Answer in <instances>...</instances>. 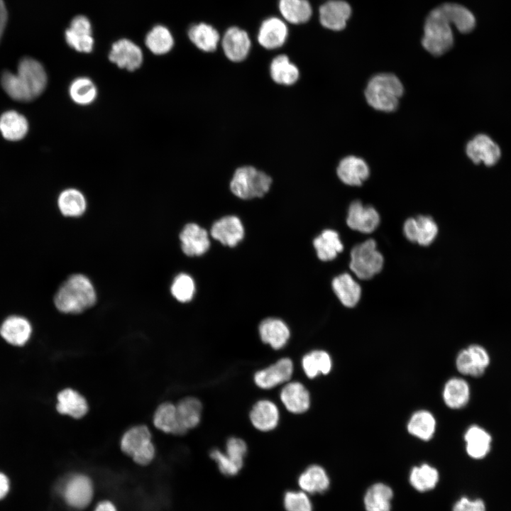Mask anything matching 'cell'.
<instances>
[{"label":"cell","mask_w":511,"mask_h":511,"mask_svg":"<svg viewBox=\"0 0 511 511\" xmlns=\"http://www.w3.org/2000/svg\"><path fill=\"white\" fill-rule=\"evenodd\" d=\"M280 398L285 409L295 414L307 412L311 403L310 395L306 387L298 381L287 382L280 392Z\"/></svg>","instance_id":"e0dca14e"},{"label":"cell","mask_w":511,"mask_h":511,"mask_svg":"<svg viewBox=\"0 0 511 511\" xmlns=\"http://www.w3.org/2000/svg\"><path fill=\"white\" fill-rule=\"evenodd\" d=\"M47 82V74L42 64L31 57L19 62L16 73L5 71L1 77L4 92L18 101H30L39 97L45 90Z\"/></svg>","instance_id":"6da1fadb"},{"label":"cell","mask_w":511,"mask_h":511,"mask_svg":"<svg viewBox=\"0 0 511 511\" xmlns=\"http://www.w3.org/2000/svg\"><path fill=\"white\" fill-rule=\"evenodd\" d=\"M109 58L119 68L132 72L141 67L143 56L138 45L128 39L123 38L112 45Z\"/></svg>","instance_id":"7c38bea8"},{"label":"cell","mask_w":511,"mask_h":511,"mask_svg":"<svg viewBox=\"0 0 511 511\" xmlns=\"http://www.w3.org/2000/svg\"><path fill=\"white\" fill-rule=\"evenodd\" d=\"M210 457L216 461L218 468L221 473L226 476H233L236 475L238 471L225 457L224 452L217 449H214L210 451Z\"/></svg>","instance_id":"681fc988"},{"label":"cell","mask_w":511,"mask_h":511,"mask_svg":"<svg viewBox=\"0 0 511 511\" xmlns=\"http://www.w3.org/2000/svg\"><path fill=\"white\" fill-rule=\"evenodd\" d=\"M188 37L199 50L205 53L215 51L220 40L216 29L204 23L192 26L188 31Z\"/></svg>","instance_id":"836d02e7"},{"label":"cell","mask_w":511,"mask_h":511,"mask_svg":"<svg viewBox=\"0 0 511 511\" xmlns=\"http://www.w3.org/2000/svg\"><path fill=\"white\" fill-rule=\"evenodd\" d=\"M69 94L75 103L85 106L92 104L96 99L97 89L91 79L80 77L75 79L70 84Z\"/></svg>","instance_id":"ee69618b"},{"label":"cell","mask_w":511,"mask_h":511,"mask_svg":"<svg viewBox=\"0 0 511 511\" xmlns=\"http://www.w3.org/2000/svg\"><path fill=\"white\" fill-rule=\"evenodd\" d=\"M286 511H312V502L304 491H287L284 496Z\"/></svg>","instance_id":"c3c4849f"},{"label":"cell","mask_w":511,"mask_h":511,"mask_svg":"<svg viewBox=\"0 0 511 511\" xmlns=\"http://www.w3.org/2000/svg\"><path fill=\"white\" fill-rule=\"evenodd\" d=\"M490 363V356L481 346L473 344L461 350L457 355L456 366L458 371L465 375H483Z\"/></svg>","instance_id":"30bf717a"},{"label":"cell","mask_w":511,"mask_h":511,"mask_svg":"<svg viewBox=\"0 0 511 511\" xmlns=\"http://www.w3.org/2000/svg\"><path fill=\"white\" fill-rule=\"evenodd\" d=\"M468 158L475 163L483 162L488 166L495 165L500 158V147L488 136L479 134L470 141L466 148Z\"/></svg>","instance_id":"5bb4252c"},{"label":"cell","mask_w":511,"mask_h":511,"mask_svg":"<svg viewBox=\"0 0 511 511\" xmlns=\"http://www.w3.org/2000/svg\"><path fill=\"white\" fill-rule=\"evenodd\" d=\"M302 367L306 376L310 379L319 375H327L332 368L330 355L324 350H314L302 358Z\"/></svg>","instance_id":"8d00e7d4"},{"label":"cell","mask_w":511,"mask_h":511,"mask_svg":"<svg viewBox=\"0 0 511 511\" xmlns=\"http://www.w3.org/2000/svg\"><path fill=\"white\" fill-rule=\"evenodd\" d=\"M339 178L346 185L360 186L369 176V167L361 158L348 155L344 158L336 170Z\"/></svg>","instance_id":"cb8c5ba5"},{"label":"cell","mask_w":511,"mask_h":511,"mask_svg":"<svg viewBox=\"0 0 511 511\" xmlns=\"http://www.w3.org/2000/svg\"><path fill=\"white\" fill-rule=\"evenodd\" d=\"M56 408L60 414L79 419L87 413L88 405L82 395L72 389L67 388L57 395Z\"/></svg>","instance_id":"4dcf8cb0"},{"label":"cell","mask_w":511,"mask_h":511,"mask_svg":"<svg viewBox=\"0 0 511 511\" xmlns=\"http://www.w3.org/2000/svg\"><path fill=\"white\" fill-rule=\"evenodd\" d=\"M318 258L324 261L334 259L344 246L336 231L326 229L313 241Z\"/></svg>","instance_id":"74e56055"},{"label":"cell","mask_w":511,"mask_h":511,"mask_svg":"<svg viewBox=\"0 0 511 511\" xmlns=\"http://www.w3.org/2000/svg\"><path fill=\"white\" fill-rule=\"evenodd\" d=\"M9 480L6 475L0 473V500L4 498L9 490Z\"/></svg>","instance_id":"f5cc1de1"},{"label":"cell","mask_w":511,"mask_h":511,"mask_svg":"<svg viewBox=\"0 0 511 511\" xmlns=\"http://www.w3.org/2000/svg\"><path fill=\"white\" fill-rule=\"evenodd\" d=\"M403 231L409 241L426 246L436 238L438 227L432 217L419 216L415 219H408L404 224Z\"/></svg>","instance_id":"9a60e30c"},{"label":"cell","mask_w":511,"mask_h":511,"mask_svg":"<svg viewBox=\"0 0 511 511\" xmlns=\"http://www.w3.org/2000/svg\"><path fill=\"white\" fill-rule=\"evenodd\" d=\"M32 326L29 321L21 316L7 317L0 326L2 338L13 346H23L30 339Z\"/></svg>","instance_id":"484cf974"},{"label":"cell","mask_w":511,"mask_h":511,"mask_svg":"<svg viewBox=\"0 0 511 511\" xmlns=\"http://www.w3.org/2000/svg\"><path fill=\"white\" fill-rule=\"evenodd\" d=\"M470 387L468 383L461 378H452L447 380L443 389V400L451 409L464 407L470 399Z\"/></svg>","instance_id":"f1b7e54d"},{"label":"cell","mask_w":511,"mask_h":511,"mask_svg":"<svg viewBox=\"0 0 511 511\" xmlns=\"http://www.w3.org/2000/svg\"><path fill=\"white\" fill-rule=\"evenodd\" d=\"M146 47L155 55H164L170 52L174 45V38L170 31L164 26H154L146 35Z\"/></svg>","instance_id":"7bdbcfd3"},{"label":"cell","mask_w":511,"mask_h":511,"mask_svg":"<svg viewBox=\"0 0 511 511\" xmlns=\"http://www.w3.org/2000/svg\"><path fill=\"white\" fill-rule=\"evenodd\" d=\"M453 511H485V504L480 499L470 500L461 498L454 505Z\"/></svg>","instance_id":"f907efd6"},{"label":"cell","mask_w":511,"mask_h":511,"mask_svg":"<svg viewBox=\"0 0 511 511\" xmlns=\"http://www.w3.org/2000/svg\"><path fill=\"white\" fill-rule=\"evenodd\" d=\"M61 213L66 216H79L86 209V199L78 189L69 188L63 190L57 199Z\"/></svg>","instance_id":"b9f144b4"},{"label":"cell","mask_w":511,"mask_h":511,"mask_svg":"<svg viewBox=\"0 0 511 511\" xmlns=\"http://www.w3.org/2000/svg\"><path fill=\"white\" fill-rule=\"evenodd\" d=\"M153 423L160 430L175 435H183L187 432L182 427L177 413L176 405L164 402L155 412Z\"/></svg>","instance_id":"f546056e"},{"label":"cell","mask_w":511,"mask_h":511,"mask_svg":"<svg viewBox=\"0 0 511 511\" xmlns=\"http://www.w3.org/2000/svg\"><path fill=\"white\" fill-rule=\"evenodd\" d=\"M96 300L94 288L88 278L75 274L60 287L55 295L54 303L61 312L77 314L92 307Z\"/></svg>","instance_id":"7a4b0ae2"},{"label":"cell","mask_w":511,"mask_h":511,"mask_svg":"<svg viewBox=\"0 0 511 511\" xmlns=\"http://www.w3.org/2000/svg\"><path fill=\"white\" fill-rule=\"evenodd\" d=\"M332 288L345 307H353L360 300L361 287L348 273H343L334 278Z\"/></svg>","instance_id":"e575fe53"},{"label":"cell","mask_w":511,"mask_h":511,"mask_svg":"<svg viewBox=\"0 0 511 511\" xmlns=\"http://www.w3.org/2000/svg\"><path fill=\"white\" fill-rule=\"evenodd\" d=\"M211 235L222 244L233 247L243 239L244 229L238 217L226 216L213 224Z\"/></svg>","instance_id":"7402d4cb"},{"label":"cell","mask_w":511,"mask_h":511,"mask_svg":"<svg viewBox=\"0 0 511 511\" xmlns=\"http://www.w3.org/2000/svg\"><path fill=\"white\" fill-rule=\"evenodd\" d=\"M392 489L385 484L375 483L368 488L365 497L366 511H390Z\"/></svg>","instance_id":"60d3db41"},{"label":"cell","mask_w":511,"mask_h":511,"mask_svg":"<svg viewBox=\"0 0 511 511\" xmlns=\"http://www.w3.org/2000/svg\"><path fill=\"white\" fill-rule=\"evenodd\" d=\"M28 131V122L20 113L9 110L0 116V131L3 137L11 141L23 138Z\"/></svg>","instance_id":"83f0119b"},{"label":"cell","mask_w":511,"mask_h":511,"mask_svg":"<svg viewBox=\"0 0 511 511\" xmlns=\"http://www.w3.org/2000/svg\"><path fill=\"white\" fill-rule=\"evenodd\" d=\"M422 46L434 56H440L449 51L454 45V35L439 6L427 16L422 40Z\"/></svg>","instance_id":"5b68a950"},{"label":"cell","mask_w":511,"mask_h":511,"mask_svg":"<svg viewBox=\"0 0 511 511\" xmlns=\"http://www.w3.org/2000/svg\"><path fill=\"white\" fill-rule=\"evenodd\" d=\"M249 417L252 425L257 430L266 432L277 427L280 420V412L275 402L263 399L253 405Z\"/></svg>","instance_id":"ffe728a7"},{"label":"cell","mask_w":511,"mask_h":511,"mask_svg":"<svg viewBox=\"0 0 511 511\" xmlns=\"http://www.w3.org/2000/svg\"><path fill=\"white\" fill-rule=\"evenodd\" d=\"M246 453L247 445L242 439L236 436L228 439L224 454L226 459L238 471L243 466V460Z\"/></svg>","instance_id":"7dc6e473"},{"label":"cell","mask_w":511,"mask_h":511,"mask_svg":"<svg viewBox=\"0 0 511 511\" xmlns=\"http://www.w3.org/2000/svg\"><path fill=\"white\" fill-rule=\"evenodd\" d=\"M94 511H117L114 505L108 500L100 502Z\"/></svg>","instance_id":"db71d44e"},{"label":"cell","mask_w":511,"mask_h":511,"mask_svg":"<svg viewBox=\"0 0 511 511\" xmlns=\"http://www.w3.org/2000/svg\"><path fill=\"white\" fill-rule=\"evenodd\" d=\"M272 81L278 85L290 87L295 84L300 78V71L285 54L275 56L269 66Z\"/></svg>","instance_id":"d4e9b609"},{"label":"cell","mask_w":511,"mask_h":511,"mask_svg":"<svg viewBox=\"0 0 511 511\" xmlns=\"http://www.w3.org/2000/svg\"><path fill=\"white\" fill-rule=\"evenodd\" d=\"M436 422L434 415L425 410H418L410 417L407 428L412 436L428 441L431 439L436 431Z\"/></svg>","instance_id":"d590c367"},{"label":"cell","mask_w":511,"mask_h":511,"mask_svg":"<svg viewBox=\"0 0 511 511\" xmlns=\"http://www.w3.org/2000/svg\"><path fill=\"white\" fill-rule=\"evenodd\" d=\"M439 480L437 470L427 464L414 467L410 475L412 485L418 491L425 492L433 489Z\"/></svg>","instance_id":"f6af8a7d"},{"label":"cell","mask_w":511,"mask_h":511,"mask_svg":"<svg viewBox=\"0 0 511 511\" xmlns=\"http://www.w3.org/2000/svg\"><path fill=\"white\" fill-rule=\"evenodd\" d=\"M195 285L193 279L187 274L180 273L175 279L171 286L173 297L181 302L190 301L194 294Z\"/></svg>","instance_id":"bcb514c9"},{"label":"cell","mask_w":511,"mask_h":511,"mask_svg":"<svg viewBox=\"0 0 511 511\" xmlns=\"http://www.w3.org/2000/svg\"><path fill=\"white\" fill-rule=\"evenodd\" d=\"M121 449L139 465L148 464L155 455L151 434L145 425L135 426L126 431L121 441Z\"/></svg>","instance_id":"52a82bcc"},{"label":"cell","mask_w":511,"mask_h":511,"mask_svg":"<svg viewBox=\"0 0 511 511\" xmlns=\"http://www.w3.org/2000/svg\"><path fill=\"white\" fill-rule=\"evenodd\" d=\"M403 92V85L396 75L380 73L370 79L365 96L368 104L373 109L391 112L397 108Z\"/></svg>","instance_id":"3957f363"},{"label":"cell","mask_w":511,"mask_h":511,"mask_svg":"<svg viewBox=\"0 0 511 511\" xmlns=\"http://www.w3.org/2000/svg\"><path fill=\"white\" fill-rule=\"evenodd\" d=\"M7 21V11L3 0H0V40Z\"/></svg>","instance_id":"816d5d0a"},{"label":"cell","mask_w":511,"mask_h":511,"mask_svg":"<svg viewBox=\"0 0 511 511\" xmlns=\"http://www.w3.org/2000/svg\"><path fill=\"white\" fill-rule=\"evenodd\" d=\"M294 365L290 358H282L272 365L258 370L253 376L255 384L263 390L285 384L291 379Z\"/></svg>","instance_id":"9c48e42d"},{"label":"cell","mask_w":511,"mask_h":511,"mask_svg":"<svg viewBox=\"0 0 511 511\" xmlns=\"http://www.w3.org/2000/svg\"><path fill=\"white\" fill-rule=\"evenodd\" d=\"M182 251L187 256H201L210 246L207 231L199 225L190 223L185 226L180 234Z\"/></svg>","instance_id":"44dd1931"},{"label":"cell","mask_w":511,"mask_h":511,"mask_svg":"<svg viewBox=\"0 0 511 511\" xmlns=\"http://www.w3.org/2000/svg\"><path fill=\"white\" fill-rule=\"evenodd\" d=\"M58 492L67 505L75 510H82L86 507L92 499L93 485L88 476L82 473H74L60 482Z\"/></svg>","instance_id":"ba28073f"},{"label":"cell","mask_w":511,"mask_h":511,"mask_svg":"<svg viewBox=\"0 0 511 511\" xmlns=\"http://www.w3.org/2000/svg\"><path fill=\"white\" fill-rule=\"evenodd\" d=\"M383 266V257L377 250L376 243L368 239L355 246L351 251V271L360 279L367 280L378 273Z\"/></svg>","instance_id":"8992f818"},{"label":"cell","mask_w":511,"mask_h":511,"mask_svg":"<svg viewBox=\"0 0 511 511\" xmlns=\"http://www.w3.org/2000/svg\"><path fill=\"white\" fill-rule=\"evenodd\" d=\"M464 439L466 452L473 458H483L490 450L491 436L478 425H472L466 430Z\"/></svg>","instance_id":"4316f807"},{"label":"cell","mask_w":511,"mask_h":511,"mask_svg":"<svg viewBox=\"0 0 511 511\" xmlns=\"http://www.w3.org/2000/svg\"><path fill=\"white\" fill-rule=\"evenodd\" d=\"M298 484L307 493H323L329 486V478L325 470L319 465H311L299 476Z\"/></svg>","instance_id":"1f68e13d"},{"label":"cell","mask_w":511,"mask_h":511,"mask_svg":"<svg viewBox=\"0 0 511 511\" xmlns=\"http://www.w3.org/2000/svg\"><path fill=\"white\" fill-rule=\"evenodd\" d=\"M179 421L187 431L198 426L202 412V402L196 397H187L176 405Z\"/></svg>","instance_id":"f35d334b"},{"label":"cell","mask_w":511,"mask_h":511,"mask_svg":"<svg viewBox=\"0 0 511 511\" xmlns=\"http://www.w3.org/2000/svg\"><path fill=\"white\" fill-rule=\"evenodd\" d=\"M346 222L351 229L368 233L379 225L380 216L373 207L363 206L359 201H354L348 208Z\"/></svg>","instance_id":"2e32d148"},{"label":"cell","mask_w":511,"mask_h":511,"mask_svg":"<svg viewBox=\"0 0 511 511\" xmlns=\"http://www.w3.org/2000/svg\"><path fill=\"white\" fill-rule=\"evenodd\" d=\"M65 37L67 43L76 51L88 53L93 49L91 23L84 16H77L72 20Z\"/></svg>","instance_id":"4fadbf2b"},{"label":"cell","mask_w":511,"mask_h":511,"mask_svg":"<svg viewBox=\"0 0 511 511\" xmlns=\"http://www.w3.org/2000/svg\"><path fill=\"white\" fill-rule=\"evenodd\" d=\"M439 8L448 22L454 25L461 33H469L475 28V16L465 6L455 3H446L439 6Z\"/></svg>","instance_id":"d6a6232c"},{"label":"cell","mask_w":511,"mask_h":511,"mask_svg":"<svg viewBox=\"0 0 511 511\" xmlns=\"http://www.w3.org/2000/svg\"><path fill=\"white\" fill-rule=\"evenodd\" d=\"M279 10L282 16L292 24L306 23L312 14L311 4L307 0H280Z\"/></svg>","instance_id":"ab89813d"},{"label":"cell","mask_w":511,"mask_h":511,"mask_svg":"<svg viewBox=\"0 0 511 511\" xmlns=\"http://www.w3.org/2000/svg\"><path fill=\"white\" fill-rule=\"evenodd\" d=\"M221 47L229 61L241 62L248 56L251 41L246 31L238 27H231L223 35Z\"/></svg>","instance_id":"8fae6325"},{"label":"cell","mask_w":511,"mask_h":511,"mask_svg":"<svg viewBox=\"0 0 511 511\" xmlns=\"http://www.w3.org/2000/svg\"><path fill=\"white\" fill-rule=\"evenodd\" d=\"M287 35L288 29L285 23L279 18L270 17L262 23L257 39L263 48L275 50L285 44Z\"/></svg>","instance_id":"ac0fdd59"},{"label":"cell","mask_w":511,"mask_h":511,"mask_svg":"<svg viewBox=\"0 0 511 511\" xmlns=\"http://www.w3.org/2000/svg\"><path fill=\"white\" fill-rule=\"evenodd\" d=\"M258 331L261 341L275 350L284 348L290 337L287 325L277 318H267L262 321Z\"/></svg>","instance_id":"603a6c76"},{"label":"cell","mask_w":511,"mask_h":511,"mask_svg":"<svg viewBox=\"0 0 511 511\" xmlns=\"http://www.w3.org/2000/svg\"><path fill=\"white\" fill-rule=\"evenodd\" d=\"M272 177L253 165L237 167L231 177L229 188L237 197L250 199L263 197L270 189Z\"/></svg>","instance_id":"277c9868"},{"label":"cell","mask_w":511,"mask_h":511,"mask_svg":"<svg viewBox=\"0 0 511 511\" xmlns=\"http://www.w3.org/2000/svg\"><path fill=\"white\" fill-rule=\"evenodd\" d=\"M351 14L349 4L342 0H331L319 8V21L321 24L332 31H341L346 25Z\"/></svg>","instance_id":"d6986e66"}]
</instances>
